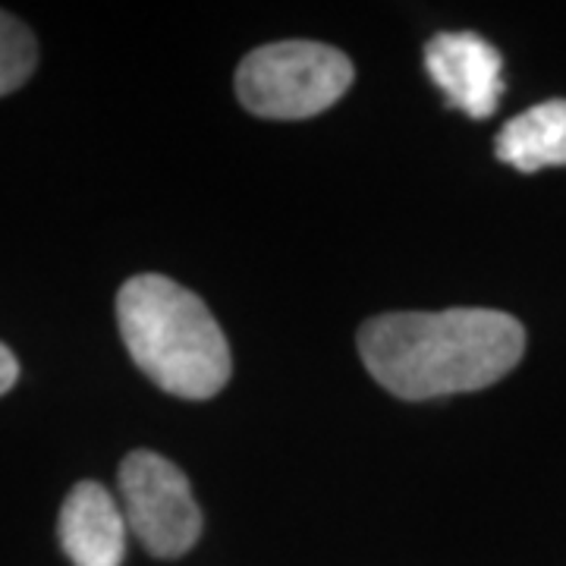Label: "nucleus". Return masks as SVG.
<instances>
[{
    "instance_id": "nucleus-1",
    "label": "nucleus",
    "mask_w": 566,
    "mask_h": 566,
    "mask_svg": "<svg viewBox=\"0 0 566 566\" xmlns=\"http://www.w3.org/2000/svg\"><path fill=\"white\" fill-rule=\"evenodd\" d=\"M368 375L400 400L472 394L506 378L526 353V327L497 308L387 312L359 331Z\"/></svg>"
},
{
    "instance_id": "nucleus-2",
    "label": "nucleus",
    "mask_w": 566,
    "mask_h": 566,
    "mask_svg": "<svg viewBox=\"0 0 566 566\" xmlns=\"http://www.w3.org/2000/svg\"><path fill=\"white\" fill-rule=\"evenodd\" d=\"M120 337L133 363L180 400L218 397L230 375V344L208 305L164 274H139L117 296Z\"/></svg>"
},
{
    "instance_id": "nucleus-3",
    "label": "nucleus",
    "mask_w": 566,
    "mask_h": 566,
    "mask_svg": "<svg viewBox=\"0 0 566 566\" xmlns=\"http://www.w3.org/2000/svg\"><path fill=\"white\" fill-rule=\"evenodd\" d=\"M353 63L322 41H277L245 54L237 70V95L264 120H308L344 98Z\"/></svg>"
},
{
    "instance_id": "nucleus-4",
    "label": "nucleus",
    "mask_w": 566,
    "mask_h": 566,
    "mask_svg": "<svg viewBox=\"0 0 566 566\" xmlns=\"http://www.w3.org/2000/svg\"><path fill=\"white\" fill-rule=\"evenodd\" d=\"M120 506L129 532L151 557H182L202 535V510L189 479L155 450H133L123 460Z\"/></svg>"
},
{
    "instance_id": "nucleus-5",
    "label": "nucleus",
    "mask_w": 566,
    "mask_h": 566,
    "mask_svg": "<svg viewBox=\"0 0 566 566\" xmlns=\"http://www.w3.org/2000/svg\"><path fill=\"white\" fill-rule=\"evenodd\" d=\"M424 70L450 107L488 120L504 98V57L475 32H441L424 44Z\"/></svg>"
},
{
    "instance_id": "nucleus-6",
    "label": "nucleus",
    "mask_w": 566,
    "mask_h": 566,
    "mask_svg": "<svg viewBox=\"0 0 566 566\" xmlns=\"http://www.w3.org/2000/svg\"><path fill=\"white\" fill-rule=\"evenodd\" d=\"M126 528L120 501L98 482H80L61 506L57 535L73 566H120Z\"/></svg>"
},
{
    "instance_id": "nucleus-7",
    "label": "nucleus",
    "mask_w": 566,
    "mask_h": 566,
    "mask_svg": "<svg viewBox=\"0 0 566 566\" xmlns=\"http://www.w3.org/2000/svg\"><path fill=\"white\" fill-rule=\"evenodd\" d=\"M494 155L523 174L566 167V98H551L513 117L497 133Z\"/></svg>"
},
{
    "instance_id": "nucleus-8",
    "label": "nucleus",
    "mask_w": 566,
    "mask_h": 566,
    "mask_svg": "<svg viewBox=\"0 0 566 566\" xmlns=\"http://www.w3.org/2000/svg\"><path fill=\"white\" fill-rule=\"evenodd\" d=\"M39 44L17 17L0 10V95L17 92L35 73Z\"/></svg>"
},
{
    "instance_id": "nucleus-9",
    "label": "nucleus",
    "mask_w": 566,
    "mask_h": 566,
    "mask_svg": "<svg viewBox=\"0 0 566 566\" xmlns=\"http://www.w3.org/2000/svg\"><path fill=\"white\" fill-rule=\"evenodd\" d=\"M17 378H20V363H17V356L7 346L0 344V397L17 385Z\"/></svg>"
}]
</instances>
